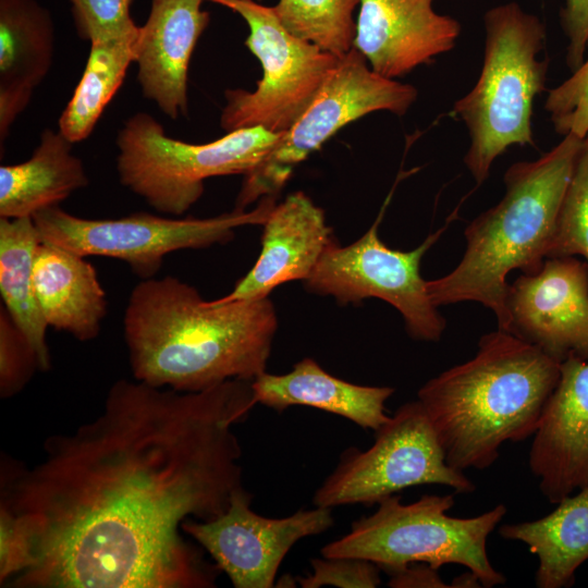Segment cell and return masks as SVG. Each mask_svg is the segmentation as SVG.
I'll return each instance as SVG.
<instances>
[{
    "instance_id": "1",
    "label": "cell",
    "mask_w": 588,
    "mask_h": 588,
    "mask_svg": "<svg viewBox=\"0 0 588 588\" xmlns=\"http://www.w3.org/2000/svg\"><path fill=\"white\" fill-rule=\"evenodd\" d=\"M252 381L183 392L121 379L36 465L2 461L0 505L29 546L5 587H215L182 525L221 515L244 488L233 427L256 405Z\"/></svg>"
},
{
    "instance_id": "2",
    "label": "cell",
    "mask_w": 588,
    "mask_h": 588,
    "mask_svg": "<svg viewBox=\"0 0 588 588\" xmlns=\"http://www.w3.org/2000/svg\"><path fill=\"white\" fill-rule=\"evenodd\" d=\"M277 328L268 297L212 304L171 275L135 285L123 319L134 378L183 392L266 372Z\"/></svg>"
},
{
    "instance_id": "3",
    "label": "cell",
    "mask_w": 588,
    "mask_h": 588,
    "mask_svg": "<svg viewBox=\"0 0 588 588\" xmlns=\"http://www.w3.org/2000/svg\"><path fill=\"white\" fill-rule=\"evenodd\" d=\"M560 364L535 345L497 329L476 354L427 381L417 400L453 468L490 467L504 442L532 437Z\"/></svg>"
},
{
    "instance_id": "4",
    "label": "cell",
    "mask_w": 588,
    "mask_h": 588,
    "mask_svg": "<svg viewBox=\"0 0 588 588\" xmlns=\"http://www.w3.org/2000/svg\"><path fill=\"white\" fill-rule=\"evenodd\" d=\"M581 142L567 134L537 160L510 166L502 199L466 226V248L458 265L427 281L437 307L477 302L494 314L498 329L509 331L507 275L513 270L534 273L547 258Z\"/></svg>"
},
{
    "instance_id": "5",
    "label": "cell",
    "mask_w": 588,
    "mask_h": 588,
    "mask_svg": "<svg viewBox=\"0 0 588 588\" xmlns=\"http://www.w3.org/2000/svg\"><path fill=\"white\" fill-rule=\"evenodd\" d=\"M485 52L475 86L451 114L464 122L469 148L464 163L482 184L493 161L513 145H534L535 98L544 89L548 60L537 59L546 29L516 2L500 4L483 16Z\"/></svg>"
},
{
    "instance_id": "6",
    "label": "cell",
    "mask_w": 588,
    "mask_h": 588,
    "mask_svg": "<svg viewBox=\"0 0 588 588\" xmlns=\"http://www.w3.org/2000/svg\"><path fill=\"white\" fill-rule=\"evenodd\" d=\"M453 505L452 494H425L409 504L389 495L371 515L353 522L346 535L322 547L321 556L368 560L389 575L414 562L437 569L458 564L474 572L482 587L504 584L505 576L489 560L487 540L506 506L460 518L448 515Z\"/></svg>"
},
{
    "instance_id": "7",
    "label": "cell",
    "mask_w": 588,
    "mask_h": 588,
    "mask_svg": "<svg viewBox=\"0 0 588 588\" xmlns=\"http://www.w3.org/2000/svg\"><path fill=\"white\" fill-rule=\"evenodd\" d=\"M281 135L256 126L191 144L168 136L154 117L138 112L118 133L117 171L121 184L155 210L182 216L201 197L206 179L246 175Z\"/></svg>"
},
{
    "instance_id": "8",
    "label": "cell",
    "mask_w": 588,
    "mask_h": 588,
    "mask_svg": "<svg viewBox=\"0 0 588 588\" xmlns=\"http://www.w3.org/2000/svg\"><path fill=\"white\" fill-rule=\"evenodd\" d=\"M274 206L275 196H266L250 211L234 209L206 219L167 218L148 212L118 219H85L53 206L32 219L41 242L84 257L122 260L138 278L147 280L155 278L168 254L226 244L238 226L264 224Z\"/></svg>"
},
{
    "instance_id": "9",
    "label": "cell",
    "mask_w": 588,
    "mask_h": 588,
    "mask_svg": "<svg viewBox=\"0 0 588 588\" xmlns=\"http://www.w3.org/2000/svg\"><path fill=\"white\" fill-rule=\"evenodd\" d=\"M246 22L247 48L260 61L264 75L253 91L228 89L220 125L226 132L264 127L286 132L313 102L339 57L290 33L272 7L255 0H213Z\"/></svg>"
},
{
    "instance_id": "10",
    "label": "cell",
    "mask_w": 588,
    "mask_h": 588,
    "mask_svg": "<svg viewBox=\"0 0 588 588\" xmlns=\"http://www.w3.org/2000/svg\"><path fill=\"white\" fill-rule=\"evenodd\" d=\"M420 485H442L469 493L475 485L450 466L432 425L418 400L401 405L376 430L373 444L346 450L316 490L315 506L371 505Z\"/></svg>"
},
{
    "instance_id": "11",
    "label": "cell",
    "mask_w": 588,
    "mask_h": 588,
    "mask_svg": "<svg viewBox=\"0 0 588 588\" xmlns=\"http://www.w3.org/2000/svg\"><path fill=\"white\" fill-rule=\"evenodd\" d=\"M417 89L372 71L355 48L339 57L335 68L298 120L271 151L245 175L234 209L260 197L275 196L294 168L346 124L373 111L404 115Z\"/></svg>"
},
{
    "instance_id": "12",
    "label": "cell",
    "mask_w": 588,
    "mask_h": 588,
    "mask_svg": "<svg viewBox=\"0 0 588 588\" xmlns=\"http://www.w3.org/2000/svg\"><path fill=\"white\" fill-rule=\"evenodd\" d=\"M389 199L360 238L345 247L335 242L324 252L305 280V286L311 293L333 296L341 304L380 298L400 311L411 338L439 341L446 322L427 292V281L420 275V261L446 230L456 211L444 226L429 234L418 247L403 252L388 247L378 234Z\"/></svg>"
},
{
    "instance_id": "13",
    "label": "cell",
    "mask_w": 588,
    "mask_h": 588,
    "mask_svg": "<svg viewBox=\"0 0 588 588\" xmlns=\"http://www.w3.org/2000/svg\"><path fill=\"white\" fill-rule=\"evenodd\" d=\"M252 499L243 488L224 513L209 520L191 518L182 529L212 558L235 588H271L291 548L333 525L332 509L315 506L269 518L252 510Z\"/></svg>"
},
{
    "instance_id": "14",
    "label": "cell",
    "mask_w": 588,
    "mask_h": 588,
    "mask_svg": "<svg viewBox=\"0 0 588 588\" xmlns=\"http://www.w3.org/2000/svg\"><path fill=\"white\" fill-rule=\"evenodd\" d=\"M510 333L562 363L588 360V264L576 256L546 258L534 273L509 283Z\"/></svg>"
},
{
    "instance_id": "15",
    "label": "cell",
    "mask_w": 588,
    "mask_h": 588,
    "mask_svg": "<svg viewBox=\"0 0 588 588\" xmlns=\"http://www.w3.org/2000/svg\"><path fill=\"white\" fill-rule=\"evenodd\" d=\"M529 468L556 504L588 486V360L568 357L532 436Z\"/></svg>"
},
{
    "instance_id": "16",
    "label": "cell",
    "mask_w": 588,
    "mask_h": 588,
    "mask_svg": "<svg viewBox=\"0 0 588 588\" xmlns=\"http://www.w3.org/2000/svg\"><path fill=\"white\" fill-rule=\"evenodd\" d=\"M433 0H359L353 48L381 76L395 79L455 46L460 23Z\"/></svg>"
},
{
    "instance_id": "17",
    "label": "cell",
    "mask_w": 588,
    "mask_h": 588,
    "mask_svg": "<svg viewBox=\"0 0 588 588\" xmlns=\"http://www.w3.org/2000/svg\"><path fill=\"white\" fill-rule=\"evenodd\" d=\"M264 225L261 252L234 289L212 304L268 297L279 285L307 280L324 252L335 243L323 210L303 192L275 205Z\"/></svg>"
},
{
    "instance_id": "18",
    "label": "cell",
    "mask_w": 588,
    "mask_h": 588,
    "mask_svg": "<svg viewBox=\"0 0 588 588\" xmlns=\"http://www.w3.org/2000/svg\"><path fill=\"white\" fill-rule=\"evenodd\" d=\"M204 0H151L139 26L135 61L143 95L171 119L188 110V66L196 44L209 23Z\"/></svg>"
},
{
    "instance_id": "19",
    "label": "cell",
    "mask_w": 588,
    "mask_h": 588,
    "mask_svg": "<svg viewBox=\"0 0 588 588\" xmlns=\"http://www.w3.org/2000/svg\"><path fill=\"white\" fill-rule=\"evenodd\" d=\"M54 28L36 0H0V142L27 107L53 58Z\"/></svg>"
},
{
    "instance_id": "20",
    "label": "cell",
    "mask_w": 588,
    "mask_h": 588,
    "mask_svg": "<svg viewBox=\"0 0 588 588\" xmlns=\"http://www.w3.org/2000/svg\"><path fill=\"white\" fill-rule=\"evenodd\" d=\"M252 388L256 404L277 412L294 405L310 406L375 431L389 420L385 402L394 393L390 387L359 385L339 379L309 357L296 363L290 372L259 375Z\"/></svg>"
},
{
    "instance_id": "21",
    "label": "cell",
    "mask_w": 588,
    "mask_h": 588,
    "mask_svg": "<svg viewBox=\"0 0 588 588\" xmlns=\"http://www.w3.org/2000/svg\"><path fill=\"white\" fill-rule=\"evenodd\" d=\"M33 280L48 326L79 341L97 338L108 303L94 266L84 256L41 242Z\"/></svg>"
},
{
    "instance_id": "22",
    "label": "cell",
    "mask_w": 588,
    "mask_h": 588,
    "mask_svg": "<svg viewBox=\"0 0 588 588\" xmlns=\"http://www.w3.org/2000/svg\"><path fill=\"white\" fill-rule=\"evenodd\" d=\"M59 130L46 128L32 157L0 167V218H33L88 185L83 161Z\"/></svg>"
},
{
    "instance_id": "23",
    "label": "cell",
    "mask_w": 588,
    "mask_h": 588,
    "mask_svg": "<svg viewBox=\"0 0 588 588\" xmlns=\"http://www.w3.org/2000/svg\"><path fill=\"white\" fill-rule=\"evenodd\" d=\"M556 505L539 519L499 528L502 538L520 541L537 555L538 588L572 586L576 571L588 561V486Z\"/></svg>"
},
{
    "instance_id": "24",
    "label": "cell",
    "mask_w": 588,
    "mask_h": 588,
    "mask_svg": "<svg viewBox=\"0 0 588 588\" xmlns=\"http://www.w3.org/2000/svg\"><path fill=\"white\" fill-rule=\"evenodd\" d=\"M41 240L32 218H0V293L2 305L35 350L39 370L51 366L46 342L49 327L39 306L33 280Z\"/></svg>"
},
{
    "instance_id": "25",
    "label": "cell",
    "mask_w": 588,
    "mask_h": 588,
    "mask_svg": "<svg viewBox=\"0 0 588 588\" xmlns=\"http://www.w3.org/2000/svg\"><path fill=\"white\" fill-rule=\"evenodd\" d=\"M136 33L90 42L83 75L63 112L59 131L73 144L89 136L135 61Z\"/></svg>"
},
{
    "instance_id": "26",
    "label": "cell",
    "mask_w": 588,
    "mask_h": 588,
    "mask_svg": "<svg viewBox=\"0 0 588 588\" xmlns=\"http://www.w3.org/2000/svg\"><path fill=\"white\" fill-rule=\"evenodd\" d=\"M357 4L359 0H279L272 8L290 33L342 56L353 48Z\"/></svg>"
},
{
    "instance_id": "27",
    "label": "cell",
    "mask_w": 588,
    "mask_h": 588,
    "mask_svg": "<svg viewBox=\"0 0 588 588\" xmlns=\"http://www.w3.org/2000/svg\"><path fill=\"white\" fill-rule=\"evenodd\" d=\"M567 256H581L588 264V134L576 156L547 253V258Z\"/></svg>"
},
{
    "instance_id": "28",
    "label": "cell",
    "mask_w": 588,
    "mask_h": 588,
    "mask_svg": "<svg viewBox=\"0 0 588 588\" xmlns=\"http://www.w3.org/2000/svg\"><path fill=\"white\" fill-rule=\"evenodd\" d=\"M38 357L26 335L1 305L0 308V395H15L29 382Z\"/></svg>"
},
{
    "instance_id": "29",
    "label": "cell",
    "mask_w": 588,
    "mask_h": 588,
    "mask_svg": "<svg viewBox=\"0 0 588 588\" xmlns=\"http://www.w3.org/2000/svg\"><path fill=\"white\" fill-rule=\"evenodd\" d=\"M544 109L559 134L581 138L588 134V58L566 81L549 91Z\"/></svg>"
},
{
    "instance_id": "30",
    "label": "cell",
    "mask_w": 588,
    "mask_h": 588,
    "mask_svg": "<svg viewBox=\"0 0 588 588\" xmlns=\"http://www.w3.org/2000/svg\"><path fill=\"white\" fill-rule=\"evenodd\" d=\"M79 37L89 42L138 30L131 16L134 0H69Z\"/></svg>"
},
{
    "instance_id": "31",
    "label": "cell",
    "mask_w": 588,
    "mask_h": 588,
    "mask_svg": "<svg viewBox=\"0 0 588 588\" xmlns=\"http://www.w3.org/2000/svg\"><path fill=\"white\" fill-rule=\"evenodd\" d=\"M310 564L311 574L297 577V583L303 588H375L381 584V569L368 560L322 556L311 559Z\"/></svg>"
},
{
    "instance_id": "32",
    "label": "cell",
    "mask_w": 588,
    "mask_h": 588,
    "mask_svg": "<svg viewBox=\"0 0 588 588\" xmlns=\"http://www.w3.org/2000/svg\"><path fill=\"white\" fill-rule=\"evenodd\" d=\"M29 563V546L13 513L0 505V586L22 573Z\"/></svg>"
},
{
    "instance_id": "33",
    "label": "cell",
    "mask_w": 588,
    "mask_h": 588,
    "mask_svg": "<svg viewBox=\"0 0 588 588\" xmlns=\"http://www.w3.org/2000/svg\"><path fill=\"white\" fill-rule=\"evenodd\" d=\"M560 15L568 37L566 63L575 71L583 63L588 47V0H565Z\"/></svg>"
},
{
    "instance_id": "34",
    "label": "cell",
    "mask_w": 588,
    "mask_h": 588,
    "mask_svg": "<svg viewBox=\"0 0 588 588\" xmlns=\"http://www.w3.org/2000/svg\"><path fill=\"white\" fill-rule=\"evenodd\" d=\"M393 588H445L438 569L427 563L414 562L390 575L388 583Z\"/></svg>"
},
{
    "instance_id": "35",
    "label": "cell",
    "mask_w": 588,
    "mask_h": 588,
    "mask_svg": "<svg viewBox=\"0 0 588 588\" xmlns=\"http://www.w3.org/2000/svg\"><path fill=\"white\" fill-rule=\"evenodd\" d=\"M450 585L451 587H457V588L482 587L479 577L469 569L468 572L455 577Z\"/></svg>"
},
{
    "instance_id": "36",
    "label": "cell",
    "mask_w": 588,
    "mask_h": 588,
    "mask_svg": "<svg viewBox=\"0 0 588 588\" xmlns=\"http://www.w3.org/2000/svg\"><path fill=\"white\" fill-rule=\"evenodd\" d=\"M209 1H213V0H209Z\"/></svg>"
}]
</instances>
